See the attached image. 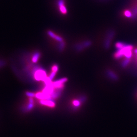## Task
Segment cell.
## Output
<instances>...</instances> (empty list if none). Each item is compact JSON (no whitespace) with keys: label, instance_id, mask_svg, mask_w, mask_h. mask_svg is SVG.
I'll list each match as a JSON object with an SVG mask.
<instances>
[{"label":"cell","instance_id":"obj_3","mask_svg":"<svg viewBox=\"0 0 137 137\" xmlns=\"http://www.w3.org/2000/svg\"><path fill=\"white\" fill-rule=\"evenodd\" d=\"M57 4L58 6L60 12L63 14H66L67 13V9L65 5L64 0H57Z\"/></svg>","mask_w":137,"mask_h":137},{"label":"cell","instance_id":"obj_11","mask_svg":"<svg viewBox=\"0 0 137 137\" xmlns=\"http://www.w3.org/2000/svg\"><path fill=\"white\" fill-rule=\"evenodd\" d=\"M125 45V44L124 43L119 42H117L116 44L115 47L118 50V49H120L123 48L124 46Z\"/></svg>","mask_w":137,"mask_h":137},{"label":"cell","instance_id":"obj_19","mask_svg":"<svg viewBox=\"0 0 137 137\" xmlns=\"http://www.w3.org/2000/svg\"><path fill=\"white\" fill-rule=\"evenodd\" d=\"M6 64V62L4 61L3 60H0V68L4 66Z\"/></svg>","mask_w":137,"mask_h":137},{"label":"cell","instance_id":"obj_20","mask_svg":"<svg viewBox=\"0 0 137 137\" xmlns=\"http://www.w3.org/2000/svg\"><path fill=\"white\" fill-rule=\"evenodd\" d=\"M134 52H135V53H136V54H137V49H135V51H134Z\"/></svg>","mask_w":137,"mask_h":137},{"label":"cell","instance_id":"obj_10","mask_svg":"<svg viewBox=\"0 0 137 137\" xmlns=\"http://www.w3.org/2000/svg\"><path fill=\"white\" fill-rule=\"evenodd\" d=\"M114 35V33H113V32L110 33L109 35V38H107V40L106 41L105 44V47L106 49H108L109 47L110 44V41H111V38H112V37H113Z\"/></svg>","mask_w":137,"mask_h":137},{"label":"cell","instance_id":"obj_14","mask_svg":"<svg viewBox=\"0 0 137 137\" xmlns=\"http://www.w3.org/2000/svg\"><path fill=\"white\" fill-rule=\"evenodd\" d=\"M130 63V60L128 59H126L125 60H124L122 63V65L121 66L123 67H126L127 65L129 64V63Z\"/></svg>","mask_w":137,"mask_h":137},{"label":"cell","instance_id":"obj_8","mask_svg":"<svg viewBox=\"0 0 137 137\" xmlns=\"http://www.w3.org/2000/svg\"><path fill=\"white\" fill-rule=\"evenodd\" d=\"M41 56V53L37 51L33 54L32 56V61L33 63H37L38 61Z\"/></svg>","mask_w":137,"mask_h":137},{"label":"cell","instance_id":"obj_4","mask_svg":"<svg viewBox=\"0 0 137 137\" xmlns=\"http://www.w3.org/2000/svg\"><path fill=\"white\" fill-rule=\"evenodd\" d=\"M34 106V100L33 98H29L28 103L26 105V106L23 107L22 110L24 112H30L33 108Z\"/></svg>","mask_w":137,"mask_h":137},{"label":"cell","instance_id":"obj_6","mask_svg":"<svg viewBox=\"0 0 137 137\" xmlns=\"http://www.w3.org/2000/svg\"><path fill=\"white\" fill-rule=\"evenodd\" d=\"M91 44V42L90 41H87L83 42L82 44H78L76 46L75 48H76V50L79 51H80L81 50H82L83 49L90 46Z\"/></svg>","mask_w":137,"mask_h":137},{"label":"cell","instance_id":"obj_16","mask_svg":"<svg viewBox=\"0 0 137 137\" xmlns=\"http://www.w3.org/2000/svg\"><path fill=\"white\" fill-rule=\"evenodd\" d=\"M26 96H28L29 98H33V97L35 96V94L33 92H29V91H27L26 93Z\"/></svg>","mask_w":137,"mask_h":137},{"label":"cell","instance_id":"obj_18","mask_svg":"<svg viewBox=\"0 0 137 137\" xmlns=\"http://www.w3.org/2000/svg\"><path fill=\"white\" fill-rule=\"evenodd\" d=\"M52 70L53 71L57 72L58 70V66H57V65L55 64L52 67Z\"/></svg>","mask_w":137,"mask_h":137},{"label":"cell","instance_id":"obj_15","mask_svg":"<svg viewBox=\"0 0 137 137\" xmlns=\"http://www.w3.org/2000/svg\"><path fill=\"white\" fill-rule=\"evenodd\" d=\"M56 73H57V72H54V71H52V72L50 73V76L48 77V78H49L51 81H52V80H53V78H54V77H55V76L56 75Z\"/></svg>","mask_w":137,"mask_h":137},{"label":"cell","instance_id":"obj_5","mask_svg":"<svg viewBox=\"0 0 137 137\" xmlns=\"http://www.w3.org/2000/svg\"><path fill=\"white\" fill-rule=\"evenodd\" d=\"M40 103L41 105L52 108L55 107V103H54V100L52 99L40 100Z\"/></svg>","mask_w":137,"mask_h":137},{"label":"cell","instance_id":"obj_12","mask_svg":"<svg viewBox=\"0 0 137 137\" xmlns=\"http://www.w3.org/2000/svg\"><path fill=\"white\" fill-rule=\"evenodd\" d=\"M65 47V43L64 42H60V44H59L58 46L59 50L60 51H62L64 49Z\"/></svg>","mask_w":137,"mask_h":137},{"label":"cell","instance_id":"obj_17","mask_svg":"<svg viewBox=\"0 0 137 137\" xmlns=\"http://www.w3.org/2000/svg\"><path fill=\"white\" fill-rule=\"evenodd\" d=\"M124 15L125 16L127 17H132V15L131 12L128 10H126L124 12Z\"/></svg>","mask_w":137,"mask_h":137},{"label":"cell","instance_id":"obj_9","mask_svg":"<svg viewBox=\"0 0 137 137\" xmlns=\"http://www.w3.org/2000/svg\"><path fill=\"white\" fill-rule=\"evenodd\" d=\"M106 74L108 76V77L112 80H118L117 75L115 74V73H114L113 71L110 70H108L106 72Z\"/></svg>","mask_w":137,"mask_h":137},{"label":"cell","instance_id":"obj_1","mask_svg":"<svg viewBox=\"0 0 137 137\" xmlns=\"http://www.w3.org/2000/svg\"><path fill=\"white\" fill-rule=\"evenodd\" d=\"M32 74L36 81L44 82L47 78V74L43 69L35 67L32 71Z\"/></svg>","mask_w":137,"mask_h":137},{"label":"cell","instance_id":"obj_13","mask_svg":"<svg viewBox=\"0 0 137 137\" xmlns=\"http://www.w3.org/2000/svg\"><path fill=\"white\" fill-rule=\"evenodd\" d=\"M81 102L79 100H75L73 101V105L75 107H78L81 105Z\"/></svg>","mask_w":137,"mask_h":137},{"label":"cell","instance_id":"obj_7","mask_svg":"<svg viewBox=\"0 0 137 137\" xmlns=\"http://www.w3.org/2000/svg\"><path fill=\"white\" fill-rule=\"evenodd\" d=\"M48 34L50 37H51L53 39H54V40H57L59 42H61L63 41V39L62 37H61L59 36H57V35L53 33V31H48Z\"/></svg>","mask_w":137,"mask_h":137},{"label":"cell","instance_id":"obj_2","mask_svg":"<svg viewBox=\"0 0 137 137\" xmlns=\"http://www.w3.org/2000/svg\"><path fill=\"white\" fill-rule=\"evenodd\" d=\"M67 81V78H63L53 82L55 88H63L64 84Z\"/></svg>","mask_w":137,"mask_h":137}]
</instances>
